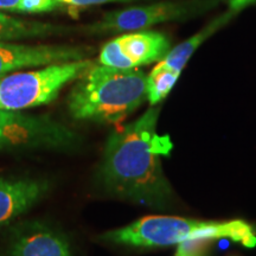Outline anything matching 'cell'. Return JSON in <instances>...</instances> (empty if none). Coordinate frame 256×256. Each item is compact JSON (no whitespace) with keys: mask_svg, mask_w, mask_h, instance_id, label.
Wrapping results in <instances>:
<instances>
[{"mask_svg":"<svg viewBox=\"0 0 256 256\" xmlns=\"http://www.w3.org/2000/svg\"><path fill=\"white\" fill-rule=\"evenodd\" d=\"M203 238H229L247 248L256 246L254 228L241 220L214 222L176 216H146L98 236L104 242L136 248L168 247L185 240Z\"/></svg>","mask_w":256,"mask_h":256,"instance_id":"obj_3","label":"cell"},{"mask_svg":"<svg viewBox=\"0 0 256 256\" xmlns=\"http://www.w3.org/2000/svg\"><path fill=\"white\" fill-rule=\"evenodd\" d=\"M60 2L57 0H22L18 12L22 14H42L50 12L58 8Z\"/></svg>","mask_w":256,"mask_h":256,"instance_id":"obj_15","label":"cell"},{"mask_svg":"<svg viewBox=\"0 0 256 256\" xmlns=\"http://www.w3.org/2000/svg\"><path fill=\"white\" fill-rule=\"evenodd\" d=\"M81 136L48 115L0 110V151H74Z\"/></svg>","mask_w":256,"mask_h":256,"instance_id":"obj_5","label":"cell"},{"mask_svg":"<svg viewBox=\"0 0 256 256\" xmlns=\"http://www.w3.org/2000/svg\"><path fill=\"white\" fill-rule=\"evenodd\" d=\"M236 14L226 10V12L217 16L216 18H214L209 24H206V26L200 32H197L196 34L188 38L186 40L182 42L180 44H178L177 46H174V49L170 50V52L166 55V57L162 60H160L164 66H168V68L180 72L184 69V66H186L188 60L191 58V56L194 55V51L200 48L202 44L204 43L206 40L215 34L217 31H220V28L226 26V24L230 23L234 18L236 17Z\"/></svg>","mask_w":256,"mask_h":256,"instance_id":"obj_11","label":"cell"},{"mask_svg":"<svg viewBox=\"0 0 256 256\" xmlns=\"http://www.w3.org/2000/svg\"><path fill=\"white\" fill-rule=\"evenodd\" d=\"M92 50L84 46L58 44H28L0 42V78L25 68L87 60Z\"/></svg>","mask_w":256,"mask_h":256,"instance_id":"obj_8","label":"cell"},{"mask_svg":"<svg viewBox=\"0 0 256 256\" xmlns=\"http://www.w3.org/2000/svg\"><path fill=\"white\" fill-rule=\"evenodd\" d=\"M226 2L228 4L229 11L238 14L240 12L243 11L244 8L255 5L256 0H226Z\"/></svg>","mask_w":256,"mask_h":256,"instance_id":"obj_17","label":"cell"},{"mask_svg":"<svg viewBox=\"0 0 256 256\" xmlns=\"http://www.w3.org/2000/svg\"><path fill=\"white\" fill-rule=\"evenodd\" d=\"M70 28L44 22L26 20L0 12V42L44 38L68 34Z\"/></svg>","mask_w":256,"mask_h":256,"instance_id":"obj_12","label":"cell"},{"mask_svg":"<svg viewBox=\"0 0 256 256\" xmlns=\"http://www.w3.org/2000/svg\"><path fill=\"white\" fill-rule=\"evenodd\" d=\"M22 0H0V10L18 12Z\"/></svg>","mask_w":256,"mask_h":256,"instance_id":"obj_18","label":"cell"},{"mask_svg":"<svg viewBox=\"0 0 256 256\" xmlns=\"http://www.w3.org/2000/svg\"><path fill=\"white\" fill-rule=\"evenodd\" d=\"M226 0H162L106 12L100 20L83 28L90 34L138 31L168 22H185L206 14Z\"/></svg>","mask_w":256,"mask_h":256,"instance_id":"obj_6","label":"cell"},{"mask_svg":"<svg viewBox=\"0 0 256 256\" xmlns=\"http://www.w3.org/2000/svg\"><path fill=\"white\" fill-rule=\"evenodd\" d=\"M60 4H69L75 6H92V5H102L110 4V2H150V0H57Z\"/></svg>","mask_w":256,"mask_h":256,"instance_id":"obj_16","label":"cell"},{"mask_svg":"<svg viewBox=\"0 0 256 256\" xmlns=\"http://www.w3.org/2000/svg\"><path fill=\"white\" fill-rule=\"evenodd\" d=\"M8 256H74L69 240L62 232L40 220L16 226Z\"/></svg>","mask_w":256,"mask_h":256,"instance_id":"obj_9","label":"cell"},{"mask_svg":"<svg viewBox=\"0 0 256 256\" xmlns=\"http://www.w3.org/2000/svg\"><path fill=\"white\" fill-rule=\"evenodd\" d=\"M160 107L151 106L139 119L113 130L106 142L96 172L104 192L153 209H168L174 190L162 170V156L174 148L168 134L160 136L156 124Z\"/></svg>","mask_w":256,"mask_h":256,"instance_id":"obj_1","label":"cell"},{"mask_svg":"<svg viewBox=\"0 0 256 256\" xmlns=\"http://www.w3.org/2000/svg\"><path fill=\"white\" fill-rule=\"evenodd\" d=\"M146 74L94 63L76 80L66 106L72 119L120 124L147 100Z\"/></svg>","mask_w":256,"mask_h":256,"instance_id":"obj_2","label":"cell"},{"mask_svg":"<svg viewBox=\"0 0 256 256\" xmlns=\"http://www.w3.org/2000/svg\"><path fill=\"white\" fill-rule=\"evenodd\" d=\"M94 63L88 58L72 60L2 76L0 78V110H23L50 104L66 84L76 81Z\"/></svg>","mask_w":256,"mask_h":256,"instance_id":"obj_4","label":"cell"},{"mask_svg":"<svg viewBox=\"0 0 256 256\" xmlns=\"http://www.w3.org/2000/svg\"><path fill=\"white\" fill-rule=\"evenodd\" d=\"M170 50L171 42L162 32H130L106 43L98 55V63L119 69H136L160 62Z\"/></svg>","mask_w":256,"mask_h":256,"instance_id":"obj_7","label":"cell"},{"mask_svg":"<svg viewBox=\"0 0 256 256\" xmlns=\"http://www.w3.org/2000/svg\"><path fill=\"white\" fill-rule=\"evenodd\" d=\"M214 238H194L185 240L178 243L177 250L174 256H209V252L212 248Z\"/></svg>","mask_w":256,"mask_h":256,"instance_id":"obj_14","label":"cell"},{"mask_svg":"<svg viewBox=\"0 0 256 256\" xmlns=\"http://www.w3.org/2000/svg\"><path fill=\"white\" fill-rule=\"evenodd\" d=\"M49 190L44 178L0 176V230L26 214Z\"/></svg>","mask_w":256,"mask_h":256,"instance_id":"obj_10","label":"cell"},{"mask_svg":"<svg viewBox=\"0 0 256 256\" xmlns=\"http://www.w3.org/2000/svg\"><path fill=\"white\" fill-rule=\"evenodd\" d=\"M180 74L162 62L156 64L146 78V96L150 104L156 106L164 100L174 87Z\"/></svg>","mask_w":256,"mask_h":256,"instance_id":"obj_13","label":"cell"}]
</instances>
